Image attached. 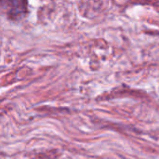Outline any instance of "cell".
<instances>
[{"instance_id": "1", "label": "cell", "mask_w": 159, "mask_h": 159, "mask_svg": "<svg viewBox=\"0 0 159 159\" xmlns=\"http://www.w3.org/2000/svg\"><path fill=\"white\" fill-rule=\"evenodd\" d=\"M12 7H9V11H8V17L9 19L13 20H18L24 16L26 12V2H11Z\"/></svg>"}]
</instances>
